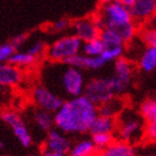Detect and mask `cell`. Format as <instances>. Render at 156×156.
<instances>
[{"label":"cell","mask_w":156,"mask_h":156,"mask_svg":"<svg viewBox=\"0 0 156 156\" xmlns=\"http://www.w3.org/2000/svg\"><path fill=\"white\" fill-rule=\"evenodd\" d=\"M70 28L73 29V35H75L81 42L97 39L101 34V30L95 26L91 17H84L73 20Z\"/></svg>","instance_id":"11"},{"label":"cell","mask_w":156,"mask_h":156,"mask_svg":"<svg viewBox=\"0 0 156 156\" xmlns=\"http://www.w3.org/2000/svg\"><path fill=\"white\" fill-rule=\"evenodd\" d=\"M138 68L144 73H153L156 68V47H145L140 52L138 62Z\"/></svg>","instance_id":"18"},{"label":"cell","mask_w":156,"mask_h":156,"mask_svg":"<svg viewBox=\"0 0 156 156\" xmlns=\"http://www.w3.org/2000/svg\"><path fill=\"white\" fill-rule=\"evenodd\" d=\"M103 50H104V46L101 42L99 38L83 42L80 49L81 54L85 56H88V57H99Z\"/></svg>","instance_id":"24"},{"label":"cell","mask_w":156,"mask_h":156,"mask_svg":"<svg viewBox=\"0 0 156 156\" xmlns=\"http://www.w3.org/2000/svg\"><path fill=\"white\" fill-rule=\"evenodd\" d=\"M91 19L101 31L103 29L116 31L123 26L133 23L129 9L123 6L118 0L105 5L99 3L97 11L91 16Z\"/></svg>","instance_id":"2"},{"label":"cell","mask_w":156,"mask_h":156,"mask_svg":"<svg viewBox=\"0 0 156 156\" xmlns=\"http://www.w3.org/2000/svg\"><path fill=\"white\" fill-rule=\"evenodd\" d=\"M118 1H119L123 6H125L126 8L129 9V8H132V7L134 6V3L136 2L137 0H118Z\"/></svg>","instance_id":"33"},{"label":"cell","mask_w":156,"mask_h":156,"mask_svg":"<svg viewBox=\"0 0 156 156\" xmlns=\"http://www.w3.org/2000/svg\"><path fill=\"white\" fill-rule=\"evenodd\" d=\"M83 95L97 107L115 97L111 80L107 77H95L86 81Z\"/></svg>","instance_id":"7"},{"label":"cell","mask_w":156,"mask_h":156,"mask_svg":"<svg viewBox=\"0 0 156 156\" xmlns=\"http://www.w3.org/2000/svg\"><path fill=\"white\" fill-rule=\"evenodd\" d=\"M37 60H38V59L35 58L34 56H31L27 51L16 50V51L13 52V55L10 57L8 62L23 70V69H25V68H29V67L34 66L37 62Z\"/></svg>","instance_id":"20"},{"label":"cell","mask_w":156,"mask_h":156,"mask_svg":"<svg viewBox=\"0 0 156 156\" xmlns=\"http://www.w3.org/2000/svg\"><path fill=\"white\" fill-rule=\"evenodd\" d=\"M140 116L145 123L156 122V101L154 98H147L142 101L140 106Z\"/></svg>","instance_id":"22"},{"label":"cell","mask_w":156,"mask_h":156,"mask_svg":"<svg viewBox=\"0 0 156 156\" xmlns=\"http://www.w3.org/2000/svg\"><path fill=\"white\" fill-rule=\"evenodd\" d=\"M28 40V36H27V34H19V35H17V36L12 37L10 42L12 44V46L16 48V50L20 48V47H23L26 41Z\"/></svg>","instance_id":"32"},{"label":"cell","mask_w":156,"mask_h":156,"mask_svg":"<svg viewBox=\"0 0 156 156\" xmlns=\"http://www.w3.org/2000/svg\"><path fill=\"white\" fill-rule=\"evenodd\" d=\"M96 148L90 140H80L72 145L68 152L69 156H95Z\"/></svg>","instance_id":"21"},{"label":"cell","mask_w":156,"mask_h":156,"mask_svg":"<svg viewBox=\"0 0 156 156\" xmlns=\"http://www.w3.org/2000/svg\"><path fill=\"white\" fill-rule=\"evenodd\" d=\"M41 156H62L58 153H55V152H52V151H48V150H45L42 152Z\"/></svg>","instance_id":"34"},{"label":"cell","mask_w":156,"mask_h":156,"mask_svg":"<svg viewBox=\"0 0 156 156\" xmlns=\"http://www.w3.org/2000/svg\"><path fill=\"white\" fill-rule=\"evenodd\" d=\"M31 119L34 124L44 133H48L49 130L54 128V114H50L48 112L41 111V109H34L31 114Z\"/></svg>","instance_id":"19"},{"label":"cell","mask_w":156,"mask_h":156,"mask_svg":"<svg viewBox=\"0 0 156 156\" xmlns=\"http://www.w3.org/2000/svg\"><path fill=\"white\" fill-rule=\"evenodd\" d=\"M97 109L98 115L117 119V117L119 116L125 109V101L120 96H115V97L112 98L111 101H106L105 104L98 106Z\"/></svg>","instance_id":"16"},{"label":"cell","mask_w":156,"mask_h":156,"mask_svg":"<svg viewBox=\"0 0 156 156\" xmlns=\"http://www.w3.org/2000/svg\"><path fill=\"white\" fill-rule=\"evenodd\" d=\"M58 73V85L60 90L70 98L84 94L86 78L83 70L62 64Z\"/></svg>","instance_id":"5"},{"label":"cell","mask_w":156,"mask_h":156,"mask_svg":"<svg viewBox=\"0 0 156 156\" xmlns=\"http://www.w3.org/2000/svg\"><path fill=\"white\" fill-rule=\"evenodd\" d=\"M130 17L138 29L145 27L153 19L156 12V0H137L129 8Z\"/></svg>","instance_id":"10"},{"label":"cell","mask_w":156,"mask_h":156,"mask_svg":"<svg viewBox=\"0 0 156 156\" xmlns=\"http://www.w3.org/2000/svg\"><path fill=\"white\" fill-rule=\"evenodd\" d=\"M70 25H72V20H69L68 18H60V19L56 20L52 23L48 25L47 31L51 34L64 33V31L70 28Z\"/></svg>","instance_id":"28"},{"label":"cell","mask_w":156,"mask_h":156,"mask_svg":"<svg viewBox=\"0 0 156 156\" xmlns=\"http://www.w3.org/2000/svg\"><path fill=\"white\" fill-rule=\"evenodd\" d=\"M91 142L96 151H101L109 146L114 142V134H94L91 135Z\"/></svg>","instance_id":"25"},{"label":"cell","mask_w":156,"mask_h":156,"mask_svg":"<svg viewBox=\"0 0 156 156\" xmlns=\"http://www.w3.org/2000/svg\"><path fill=\"white\" fill-rule=\"evenodd\" d=\"M125 50H126V46L115 47V48L104 49V50H103V52H101V57L105 62H115V60H117V59H119V58H122V57H124Z\"/></svg>","instance_id":"26"},{"label":"cell","mask_w":156,"mask_h":156,"mask_svg":"<svg viewBox=\"0 0 156 156\" xmlns=\"http://www.w3.org/2000/svg\"><path fill=\"white\" fill-rule=\"evenodd\" d=\"M23 80V70L9 62L0 64V86L13 87Z\"/></svg>","instance_id":"14"},{"label":"cell","mask_w":156,"mask_h":156,"mask_svg":"<svg viewBox=\"0 0 156 156\" xmlns=\"http://www.w3.org/2000/svg\"><path fill=\"white\" fill-rule=\"evenodd\" d=\"M134 146L122 140H114L109 146L99 151L97 156H136V148Z\"/></svg>","instance_id":"15"},{"label":"cell","mask_w":156,"mask_h":156,"mask_svg":"<svg viewBox=\"0 0 156 156\" xmlns=\"http://www.w3.org/2000/svg\"><path fill=\"white\" fill-rule=\"evenodd\" d=\"M31 99L36 108L55 114L62 105L64 99L60 95L49 89L45 85H37L31 90Z\"/></svg>","instance_id":"8"},{"label":"cell","mask_w":156,"mask_h":156,"mask_svg":"<svg viewBox=\"0 0 156 156\" xmlns=\"http://www.w3.org/2000/svg\"><path fill=\"white\" fill-rule=\"evenodd\" d=\"M156 138V122L146 123L144 127V140L154 142Z\"/></svg>","instance_id":"31"},{"label":"cell","mask_w":156,"mask_h":156,"mask_svg":"<svg viewBox=\"0 0 156 156\" xmlns=\"http://www.w3.org/2000/svg\"><path fill=\"white\" fill-rule=\"evenodd\" d=\"M116 129V119L97 115V117L91 123L89 133L94 134H114Z\"/></svg>","instance_id":"17"},{"label":"cell","mask_w":156,"mask_h":156,"mask_svg":"<svg viewBox=\"0 0 156 156\" xmlns=\"http://www.w3.org/2000/svg\"><path fill=\"white\" fill-rule=\"evenodd\" d=\"M65 65L77 68L79 70H98V69L103 68L106 62L101 59V57H88V56L83 55L81 52L77 55L73 56L68 58L64 62Z\"/></svg>","instance_id":"13"},{"label":"cell","mask_w":156,"mask_h":156,"mask_svg":"<svg viewBox=\"0 0 156 156\" xmlns=\"http://www.w3.org/2000/svg\"><path fill=\"white\" fill-rule=\"evenodd\" d=\"M134 64L126 57L114 62V74L109 78L115 96H120L129 89L134 77Z\"/></svg>","instance_id":"6"},{"label":"cell","mask_w":156,"mask_h":156,"mask_svg":"<svg viewBox=\"0 0 156 156\" xmlns=\"http://www.w3.org/2000/svg\"><path fill=\"white\" fill-rule=\"evenodd\" d=\"M98 115L97 106L84 95L64 101L54 114V126L66 135L89 132L91 123Z\"/></svg>","instance_id":"1"},{"label":"cell","mask_w":156,"mask_h":156,"mask_svg":"<svg viewBox=\"0 0 156 156\" xmlns=\"http://www.w3.org/2000/svg\"><path fill=\"white\" fill-rule=\"evenodd\" d=\"M16 51V48L12 46L10 41H7L5 44L0 45V64L9 62L10 57Z\"/></svg>","instance_id":"29"},{"label":"cell","mask_w":156,"mask_h":156,"mask_svg":"<svg viewBox=\"0 0 156 156\" xmlns=\"http://www.w3.org/2000/svg\"><path fill=\"white\" fill-rule=\"evenodd\" d=\"M154 156H155V155H154Z\"/></svg>","instance_id":"37"},{"label":"cell","mask_w":156,"mask_h":156,"mask_svg":"<svg viewBox=\"0 0 156 156\" xmlns=\"http://www.w3.org/2000/svg\"><path fill=\"white\" fill-rule=\"evenodd\" d=\"M2 147H3V143H2V142H1V140H0V150H1Z\"/></svg>","instance_id":"36"},{"label":"cell","mask_w":156,"mask_h":156,"mask_svg":"<svg viewBox=\"0 0 156 156\" xmlns=\"http://www.w3.org/2000/svg\"><path fill=\"white\" fill-rule=\"evenodd\" d=\"M46 50H47V44L45 41H42V40H38L34 45L30 46L29 49L27 50V52L38 59L40 57H42V56H45Z\"/></svg>","instance_id":"30"},{"label":"cell","mask_w":156,"mask_h":156,"mask_svg":"<svg viewBox=\"0 0 156 156\" xmlns=\"http://www.w3.org/2000/svg\"><path fill=\"white\" fill-rule=\"evenodd\" d=\"M45 147L46 150L52 151L55 153L65 156L68 154L69 150L72 147V142L66 134L58 130L57 128H52L51 130H49L47 133Z\"/></svg>","instance_id":"12"},{"label":"cell","mask_w":156,"mask_h":156,"mask_svg":"<svg viewBox=\"0 0 156 156\" xmlns=\"http://www.w3.org/2000/svg\"><path fill=\"white\" fill-rule=\"evenodd\" d=\"M83 42L75 35H65L47 46L45 56L50 62L64 64L68 58L80 52Z\"/></svg>","instance_id":"4"},{"label":"cell","mask_w":156,"mask_h":156,"mask_svg":"<svg viewBox=\"0 0 156 156\" xmlns=\"http://www.w3.org/2000/svg\"><path fill=\"white\" fill-rule=\"evenodd\" d=\"M0 119L11 128L13 135L21 144V146L29 147L33 144L31 133L19 113L15 111H3L0 114Z\"/></svg>","instance_id":"9"},{"label":"cell","mask_w":156,"mask_h":156,"mask_svg":"<svg viewBox=\"0 0 156 156\" xmlns=\"http://www.w3.org/2000/svg\"><path fill=\"white\" fill-rule=\"evenodd\" d=\"M99 40L104 46V49L115 48V47H122L125 46L124 41L115 31L111 29H103L99 34Z\"/></svg>","instance_id":"23"},{"label":"cell","mask_w":156,"mask_h":156,"mask_svg":"<svg viewBox=\"0 0 156 156\" xmlns=\"http://www.w3.org/2000/svg\"><path fill=\"white\" fill-rule=\"evenodd\" d=\"M143 44L146 45V47L155 46L156 47V31L152 27H142L138 30V35Z\"/></svg>","instance_id":"27"},{"label":"cell","mask_w":156,"mask_h":156,"mask_svg":"<svg viewBox=\"0 0 156 156\" xmlns=\"http://www.w3.org/2000/svg\"><path fill=\"white\" fill-rule=\"evenodd\" d=\"M144 120L138 113L126 111L118 116L116 119V129L114 135H117L118 140L135 145L136 143L144 140Z\"/></svg>","instance_id":"3"},{"label":"cell","mask_w":156,"mask_h":156,"mask_svg":"<svg viewBox=\"0 0 156 156\" xmlns=\"http://www.w3.org/2000/svg\"><path fill=\"white\" fill-rule=\"evenodd\" d=\"M114 1H117V0H101L99 3L101 5H105V3H111V2H114Z\"/></svg>","instance_id":"35"}]
</instances>
